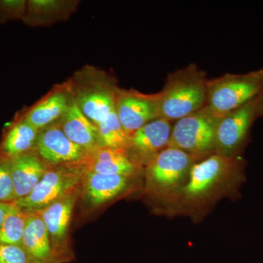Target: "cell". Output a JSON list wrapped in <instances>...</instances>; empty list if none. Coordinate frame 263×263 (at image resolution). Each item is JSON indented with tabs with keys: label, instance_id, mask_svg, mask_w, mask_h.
I'll use <instances>...</instances> for the list:
<instances>
[{
	"label": "cell",
	"instance_id": "6da1fadb",
	"mask_svg": "<svg viewBox=\"0 0 263 263\" xmlns=\"http://www.w3.org/2000/svg\"><path fill=\"white\" fill-rule=\"evenodd\" d=\"M246 163L241 156L217 154L195 162L171 215L200 220L221 199L238 196L246 181Z\"/></svg>",
	"mask_w": 263,
	"mask_h": 263
},
{
	"label": "cell",
	"instance_id": "7c38bea8",
	"mask_svg": "<svg viewBox=\"0 0 263 263\" xmlns=\"http://www.w3.org/2000/svg\"><path fill=\"white\" fill-rule=\"evenodd\" d=\"M135 179L122 175H101L84 171L80 197L89 206H101L129 191Z\"/></svg>",
	"mask_w": 263,
	"mask_h": 263
},
{
	"label": "cell",
	"instance_id": "e0dca14e",
	"mask_svg": "<svg viewBox=\"0 0 263 263\" xmlns=\"http://www.w3.org/2000/svg\"><path fill=\"white\" fill-rule=\"evenodd\" d=\"M117 90L111 84L89 90L80 95L76 104L85 117L97 126L116 110Z\"/></svg>",
	"mask_w": 263,
	"mask_h": 263
},
{
	"label": "cell",
	"instance_id": "2e32d148",
	"mask_svg": "<svg viewBox=\"0 0 263 263\" xmlns=\"http://www.w3.org/2000/svg\"><path fill=\"white\" fill-rule=\"evenodd\" d=\"M59 123L67 138L86 154L99 146L98 128L81 111L76 103H71Z\"/></svg>",
	"mask_w": 263,
	"mask_h": 263
},
{
	"label": "cell",
	"instance_id": "30bf717a",
	"mask_svg": "<svg viewBox=\"0 0 263 263\" xmlns=\"http://www.w3.org/2000/svg\"><path fill=\"white\" fill-rule=\"evenodd\" d=\"M172 128V122L158 118L135 132L127 148L132 160L144 168L169 146Z\"/></svg>",
	"mask_w": 263,
	"mask_h": 263
},
{
	"label": "cell",
	"instance_id": "d4e9b609",
	"mask_svg": "<svg viewBox=\"0 0 263 263\" xmlns=\"http://www.w3.org/2000/svg\"><path fill=\"white\" fill-rule=\"evenodd\" d=\"M10 205H11V203L0 202V226H2L3 221H4L7 213L9 210Z\"/></svg>",
	"mask_w": 263,
	"mask_h": 263
},
{
	"label": "cell",
	"instance_id": "8992f818",
	"mask_svg": "<svg viewBox=\"0 0 263 263\" xmlns=\"http://www.w3.org/2000/svg\"><path fill=\"white\" fill-rule=\"evenodd\" d=\"M263 117V92L239 108L221 116L216 131L215 154L240 156L249 139L254 122Z\"/></svg>",
	"mask_w": 263,
	"mask_h": 263
},
{
	"label": "cell",
	"instance_id": "277c9868",
	"mask_svg": "<svg viewBox=\"0 0 263 263\" xmlns=\"http://www.w3.org/2000/svg\"><path fill=\"white\" fill-rule=\"evenodd\" d=\"M262 92L263 68L246 73H227L208 81L205 106L221 117Z\"/></svg>",
	"mask_w": 263,
	"mask_h": 263
},
{
	"label": "cell",
	"instance_id": "4fadbf2b",
	"mask_svg": "<svg viewBox=\"0 0 263 263\" xmlns=\"http://www.w3.org/2000/svg\"><path fill=\"white\" fill-rule=\"evenodd\" d=\"M80 164L84 171L101 175H122L136 178L144 171L132 160L125 148L98 146L86 154Z\"/></svg>",
	"mask_w": 263,
	"mask_h": 263
},
{
	"label": "cell",
	"instance_id": "603a6c76",
	"mask_svg": "<svg viewBox=\"0 0 263 263\" xmlns=\"http://www.w3.org/2000/svg\"><path fill=\"white\" fill-rule=\"evenodd\" d=\"M27 2L24 0H0V22L24 19Z\"/></svg>",
	"mask_w": 263,
	"mask_h": 263
},
{
	"label": "cell",
	"instance_id": "ac0fdd59",
	"mask_svg": "<svg viewBox=\"0 0 263 263\" xmlns=\"http://www.w3.org/2000/svg\"><path fill=\"white\" fill-rule=\"evenodd\" d=\"M39 130L23 117L10 126L0 145V157L11 160L34 150Z\"/></svg>",
	"mask_w": 263,
	"mask_h": 263
},
{
	"label": "cell",
	"instance_id": "9a60e30c",
	"mask_svg": "<svg viewBox=\"0 0 263 263\" xmlns=\"http://www.w3.org/2000/svg\"><path fill=\"white\" fill-rule=\"evenodd\" d=\"M8 161L15 201L27 197L51 166L44 162L34 151Z\"/></svg>",
	"mask_w": 263,
	"mask_h": 263
},
{
	"label": "cell",
	"instance_id": "8fae6325",
	"mask_svg": "<svg viewBox=\"0 0 263 263\" xmlns=\"http://www.w3.org/2000/svg\"><path fill=\"white\" fill-rule=\"evenodd\" d=\"M34 152L51 166L80 163L86 153L70 141L60 124H52L38 133Z\"/></svg>",
	"mask_w": 263,
	"mask_h": 263
},
{
	"label": "cell",
	"instance_id": "d6986e66",
	"mask_svg": "<svg viewBox=\"0 0 263 263\" xmlns=\"http://www.w3.org/2000/svg\"><path fill=\"white\" fill-rule=\"evenodd\" d=\"M70 103L65 93H53L34 105L23 118L40 131L61 119Z\"/></svg>",
	"mask_w": 263,
	"mask_h": 263
},
{
	"label": "cell",
	"instance_id": "5bb4252c",
	"mask_svg": "<svg viewBox=\"0 0 263 263\" xmlns=\"http://www.w3.org/2000/svg\"><path fill=\"white\" fill-rule=\"evenodd\" d=\"M22 247L33 263H63L53 248L48 230L37 212H27Z\"/></svg>",
	"mask_w": 263,
	"mask_h": 263
},
{
	"label": "cell",
	"instance_id": "9c48e42d",
	"mask_svg": "<svg viewBox=\"0 0 263 263\" xmlns=\"http://www.w3.org/2000/svg\"><path fill=\"white\" fill-rule=\"evenodd\" d=\"M116 110L128 138L147 123L160 118L157 95H145L136 90L118 89Z\"/></svg>",
	"mask_w": 263,
	"mask_h": 263
},
{
	"label": "cell",
	"instance_id": "ba28073f",
	"mask_svg": "<svg viewBox=\"0 0 263 263\" xmlns=\"http://www.w3.org/2000/svg\"><path fill=\"white\" fill-rule=\"evenodd\" d=\"M81 190L73 192L37 212L48 230L52 246L62 262L68 263L74 259L71 249L69 231L72 213Z\"/></svg>",
	"mask_w": 263,
	"mask_h": 263
},
{
	"label": "cell",
	"instance_id": "ffe728a7",
	"mask_svg": "<svg viewBox=\"0 0 263 263\" xmlns=\"http://www.w3.org/2000/svg\"><path fill=\"white\" fill-rule=\"evenodd\" d=\"M27 213L15 203H11L3 224L0 226V245L22 247V240Z\"/></svg>",
	"mask_w": 263,
	"mask_h": 263
},
{
	"label": "cell",
	"instance_id": "44dd1931",
	"mask_svg": "<svg viewBox=\"0 0 263 263\" xmlns=\"http://www.w3.org/2000/svg\"><path fill=\"white\" fill-rule=\"evenodd\" d=\"M99 146L127 149L129 138L124 133L117 110H114L103 122L96 126Z\"/></svg>",
	"mask_w": 263,
	"mask_h": 263
},
{
	"label": "cell",
	"instance_id": "cb8c5ba5",
	"mask_svg": "<svg viewBox=\"0 0 263 263\" xmlns=\"http://www.w3.org/2000/svg\"><path fill=\"white\" fill-rule=\"evenodd\" d=\"M0 263H33L21 246L0 245Z\"/></svg>",
	"mask_w": 263,
	"mask_h": 263
},
{
	"label": "cell",
	"instance_id": "52a82bcc",
	"mask_svg": "<svg viewBox=\"0 0 263 263\" xmlns=\"http://www.w3.org/2000/svg\"><path fill=\"white\" fill-rule=\"evenodd\" d=\"M83 174L80 163L51 166L32 192L13 203L27 212L41 210L81 190Z\"/></svg>",
	"mask_w": 263,
	"mask_h": 263
},
{
	"label": "cell",
	"instance_id": "7a4b0ae2",
	"mask_svg": "<svg viewBox=\"0 0 263 263\" xmlns=\"http://www.w3.org/2000/svg\"><path fill=\"white\" fill-rule=\"evenodd\" d=\"M197 162L186 152L167 147L144 167L145 193L163 214L171 215Z\"/></svg>",
	"mask_w": 263,
	"mask_h": 263
},
{
	"label": "cell",
	"instance_id": "3957f363",
	"mask_svg": "<svg viewBox=\"0 0 263 263\" xmlns=\"http://www.w3.org/2000/svg\"><path fill=\"white\" fill-rule=\"evenodd\" d=\"M209 79L195 64L168 74L163 89L157 93L159 117L176 122L206 105Z\"/></svg>",
	"mask_w": 263,
	"mask_h": 263
},
{
	"label": "cell",
	"instance_id": "7402d4cb",
	"mask_svg": "<svg viewBox=\"0 0 263 263\" xmlns=\"http://www.w3.org/2000/svg\"><path fill=\"white\" fill-rule=\"evenodd\" d=\"M15 201L9 161L0 157V202L13 203Z\"/></svg>",
	"mask_w": 263,
	"mask_h": 263
},
{
	"label": "cell",
	"instance_id": "5b68a950",
	"mask_svg": "<svg viewBox=\"0 0 263 263\" xmlns=\"http://www.w3.org/2000/svg\"><path fill=\"white\" fill-rule=\"evenodd\" d=\"M219 118L205 106L176 121L173 125L168 147L183 151L197 161L214 155Z\"/></svg>",
	"mask_w": 263,
	"mask_h": 263
}]
</instances>
